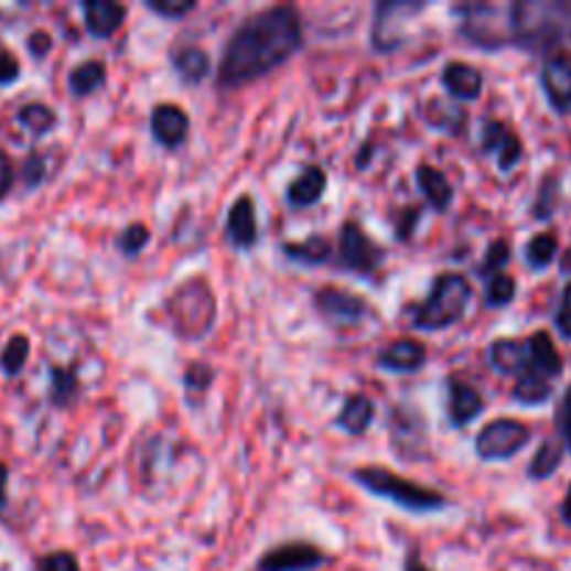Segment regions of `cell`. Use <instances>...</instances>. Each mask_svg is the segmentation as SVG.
Segmentation results:
<instances>
[{
  "mask_svg": "<svg viewBox=\"0 0 571 571\" xmlns=\"http://www.w3.org/2000/svg\"><path fill=\"white\" fill-rule=\"evenodd\" d=\"M304 47V23L290 3L262 9L235 29L218 65V87L237 89L271 76Z\"/></svg>",
  "mask_w": 571,
  "mask_h": 571,
  "instance_id": "6da1fadb",
  "label": "cell"
},
{
  "mask_svg": "<svg viewBox=\"0 0 571 571\" xmlns=\"http://www.w3.org/2000/svg\"><path fill=\"white\" fill-rule=\"evenodd\" d=\"M507 40L532 54H554L571 42V0H518L507 7Z\"/></svg>",
  "mask_w": 571,
  "mask_h": 571,
  "instance_id": "7a4b0ae2",
  "label": "cell"
},
{
  "mask_svg": "<svg viewBox=\"0 0 571 571\" xmlns=\"http://www.w3.org/2000/svg\"><path fill=\"white\" fill-rule=\"evenodd\" d=\"M352 480L363 485L371 496L394 502V505L405 507L407 513H416V516H427V513L443 510L449 505V499L441 491L412 483V480L401 477V474L388 472L385 465H359V468L352 472Z\"/></svg>",
  "mask_w": 571,
  "mask_h": 571,
  "instance_id": "3957f363",
  "label": "cell"
},
{
  "mask_svg": "<svg viewBox=\"0 0 571 571\" xmlns=\"http://www.w3.org/2000/svg\"><path fill=\"white\" fill-rule=\"evenodd\" d=\"M472 282L463 273H441L432 282L430 295L412 306L410 324L419 332H441L457 324L472 304Z\"/></svg>",
  "mask_w": 571,
  "mask_h": 571,
  "instance_id": "277c9868",
  "label": "cell"
},
{
  "mask_svg": "<svg viewBox=\"0 0 571 571\" xmlns=\"http://www.w3.org/2000/svg\"><path fill=\"white\" fill-rule=\"evenodd\" d=\"M215 295L204 279H190L168 299V319L184 341H201L215 326Z\"/></svg>",
  "mask_w": 571,
  "mask_h": 571,
  "instance_id": "5b68a950",
  "label": "cell"
},
{
  "mask_svg": "<svg viewBox=\"0 0 571 571\" xmlns=\"http://www.w3.org/2000/svg\"><path fill=\"white\" fill-rule=\"evenodd\" d=\"M385 262V248L357 220H346L337 235L335 266L354 277H374Z\"/></svg>",
  "mask_w": 571,
  "mask_h": 571,
  "instance_id": "8992f818",
  "label": "cell"
},
{
  "mask_svg": "<svg viewBox=\"0 0 571 571\" xmlns=\"http://www.w3.org/2000/svg\"><path fill=\"white\" fill-rule=\"evenodd\" d=\"M454 14L460 18V34L474 47L496 51V47L510 45V40H507V7L463 3V7H454Z\"/></svg>",
  "mask_w": 571,
  "mask_h": 571,
  "instance_id": "52a82bcc",
  "label": "cell"
},
{
  "mask_svg": "<svg viewBox=\"0 0 571 571\" xmlns=\"http://www.w3.org/2000/svg\"><path fill=\"white\" fill-rule=\"evenodd\" d=\"M427 9V3H416V0H385L374 9V25H371V45L379 54H390L396 47H401L410 36V23L419 18Z\"/></svg>",
  "mask_w": 571,
  "mask_h": 571,
  "instance_id": "ba28073f",
  "label": "cell"
},
{
  "mask_svg": "<svg viewBox=\"0 0 571 571\" xmlns=\"http://www.w3.org/2000/svg\"><path fill=\"white\" fill-rule=\"evenodd\" d=\"M532 430L518 419H494L485 424L474 438V449L477 457L485 463H496V460H510L521 449L530 443Z\"/></svg>",
  "mask_w": 571,
  "mask_h": 571,
  "instance_id": "9c48e42d",
  "label": "cell"
},
{
  "mask_svg": "<svg viewBox=\"0 0 571 571\" xmlns=\"http://www.w3.org/2000/svg\"><path fill=\"white\" fill-rule=\"evenodd\" d=\"M315 310L335 330H352V326L366 321L368 313H371L363 295L348 293V290L337 288V284H326V288L315 290Z\"/></svg>",
  "mask_w": 571,
  "mask_h": 571,
  "instance_id": "30bf717a",
  "label": "cell"
},
{
  "mask_svg": "<svg viewBox=\"0 0 571 571\" xmlns=\"http://www.w3.org/2000/svg\"><path fill=\"white\" fill-rule=\"evenodd\" d=\"M330 563V554L306 541H288L268 549L259 558L257 571H315Z\"/></svg>",
  "mask_w": 571,
  "mask_h": 571,
  "instance_id": "8fae6325",
  "label": "cell"
},
{
  "mask_svg": "<svg viewBox=\"0 0 571 571\" xmlns=\"http://www.w3.org/2000/svg\"><path fill=\"white\" fill-rule=\"evenodd\" d=\"M541 87L547 95L549 107L558 115L571 112V54L569 51H554L543 60Z\"/></svg>",
  "mask_w": 571,
  "mask_h": 571,
  "instance_id": "7c38bea8",
  "label": "cell"
},
{
  "mask_svg": "<svg viewBox=\"0 0 571 571\" xmlns=\"http://www.w3.org/2000/svg\"><path fill=\"white\" fill-rule=\"evenodd\" d=\"M480 148H483V153L496 157V165H499L502 173H510L513 168L521 162V157H525V146H521V140L513 134L510 126H505L502 120H494V118L483 123Z\"/></svg>",
  "mask_w": 571,
  "mask_h": 571,
  "instance_id": "4fadbf2b",
  "label": "cell"
},
{
  "mask_svg": "<svg viewBox=\"0 0 571 571\" xmlns=\"http://www.w3.org/2000/svg\"><path fill=\"white\" fill-rule=\"evenodd\" d=\"M151 134L168 151H176L190 137V115L176 104H160L151 112Z\"/></svg>",
  "mask_w": 571,
  "mask_h": 571,
  "instance_id": "5bb4252c",
  "label": "cell"
},
{
  "mask_svg": "<svg viewBox=\"0 0 571 571\" xmlns=\"http://www.w3.org/2000/svg\"><path fill=\"white\" fill-rule=\"evenodd\" d=\"M377 366L390 374H416L427 366V346L416 337H399L377 354Z\"/></svg>",
  "mask_w": 571,
  "mask_h": 571,
  "instance_id": "9a60e30c",
  "label": "cell"
},
{
  "mask_svg": "<svg viewBox=\"0 0 571 571\" xmlns=\"http://www.w3.org/2000/svg\"><path fill=\"white\" fill-rule=\"evenodd\" d=\"M84 25H87L89 36L95 40H112L126 23V7L115 3V0H84Z\"/></svg>",
  "mask_w": 571,
  "mask_h": 571,
  "instance_id": "2e32d148",
  "label": "cell"
},
{
  "mask_svg": "<svg viewBox=\"0 0 571 571\" xmlns=\"http://www.w3.org/2000/svg\"><path fill=\"white\" fill-rule=\"evenodd\" d=\"M446 412H449V421L454 427H468L474 419H480L485 410V401L483 394H480L474 385L463 383L457 377H449L446 383Z\"/></svg>",
  "mask_w": 571,
  "mask_h": 571,
  "instance_id": "e0dca14e",
  "label": "cell"
},
{
  "mask_svg": "<svg viewBox=\"0 0 571 571\" xmlns=\"http://www.w3.org/2000/svg\"><path fill=\"white\" fill-rule=\"evenodd\" d=\"M226 237L231 240V246L248 251V248L257 246L259 240V226H257V206H254L251 195H240V198L231 204L229 215H226Z\"/></svg>",
  "mask_w": 571,
  "mask_h": 571,
  "instance_id": "ac0fdd59",
  "label": "cell"
},
{
  "mask_svg": "<svg viewBox=\"0 0 571 571\" xmlns=\"http://www.w3.org/2000/svg\"><path fill=\"white\" fill-rule=\"evenodd\" d=\"M488 363L496 374L521 377L530 368V343L527 337H502L488 346Z\"/></svg>",
  "mask_w": 571,
  "mask_h": 571,
  "instance_id": "d6986e66",
  "label": "cell"
},
{
  "mask_svg": "<svg viewBox=\"0 0 571 571\" xmlns=\"http://www.w3.org/2000/svg\"><path fill=\"white\" fill-rule=\"evenodd\" d=\"M441 84L446 89L449 98L460 100V104H468V100H477L483 95L485 76L468 62H446V67L441 71Z\"/></svg>",
  "mask_w": 571,
  "mask_h": 571,
  "instance_id": "ffe728a7",
  "label": "cell"
},
{
  "mask_svg": "<svg viewBox=\"0 0 571 571\" xmlns=\"http://www.w3.org/2000/svg\"><path fill=\"white\" fill-rule=\"evenodd\" d=\"M527 343H530V368H527L525 374H536V377H543L549 379V383H554V379L563 374V357H560L552 335L538 330L527 337Z\"/></svg>",
  "mask_w": 571,
  "mask_h": 571,
  "instance_id": "44dd1931",
  "label": "cell"
},
{
  "mask_svg": "<svg viewBox=\"0 0 571 571\" xmlns=\"http://www.w3.org/2000/svg\"><path fill=\"white\" fill-rule=\"evenodd\" d=\"M326 193V173L321 165H306L293 182L284 190V201H288L293 209H306V206H315Z\"/></svg>",
  "mask_w": 571,
  "mask_h": 571,
  "instance_id": "7402d4cb",
  "label": "cell"
},
{
  "mask_svg": "<svg viewBox=\"0 0 571 571\" xmlns=\"http://www.w3.org/2000/svg\"><path fill=\"white\" fill-rule=\"evenodd\" d=\"M416 184H419L421 195H424V201L435 213H446L449 206H452L454 187L441 168L430 165V162H421V165L416 168Z\"/></svg>",
  "mask_w": 571,
  "mask_h": 571,
  "instance_id": "603a6c76",
  "label": "cell"
},
{
  "mask_svg": "<svg viewBox=\"0 0 571 571\" xmlns=\"http://www.w3.org/2000/svg\"><path fill=\"white\" fill-rule=\"evenodd\" d=\"M171 65L184 84H201L213 73V56L198 45H179L171 51Z\"/></svg>",
  "mask_w": 571,
  "mask_h": 571,
  "instance_id": "cb8c5ba5",
  "label": "cell"
},
{
  "mask_svg": "<svg viewBox=\"0 0 571 571\" xmlns=\"http://www.w3.org/2000/svg\"><path fill=\"white\" fill-rule=\"evenodd\" d=\"M374 412H377V407H374V401L368 399L366 394H352L343 401L341 412H337L335 419V427L348 432V435H363V432H368V427L374 424Z\"/></svg>",
  "mask_w": 571,
  "mask_h": 571,
  "instance_id": "d4e9b609",
  "label": "cell"
},
{
  "mask_svg": "<svg viewBox=\"0 0 571 571\" xmlns=\"http://www.w3.org/2000/svg\"><path fill=\"white\" fill-rule=\"evenodd\" d=\"M282 254L295 266H324L332 259V243L330 237L313 235L306 240L282 243Z\"/></svg>",
  "mask_w": 571,
  "mask_h": 571,
  "instance_id": "484cf974",
  "label": "cell"
},
{
  "mask_svg": "<svg viewBox=\"0 0 571 571\" xmlns=\"http://www.w3.org/2000/svg\"><path fill=\"white\" fill-rule=\"evenodd\" d=\"M107 78L109 73L104 62L87 60V62H78V65L73 67L71 76H67V87H71V93L76 95V98H89V95H95L104 84H107Z\"/></svg>",
  "mask_w": 571,
  "mask_h": 571,
  "instance_id": "4316f807",
  "label": "cell"
},
{
  "mask_svg": "<svg viewBox=\"0 0 571 571\" xmlns=\"http://www.w3.org/2000/svg\"><path fill=\"white\" fill-rule=\"evenodd\" d=\"M552 396V383L543 377H536V374H521L516 377V385H513V399L516 405L525 407H538L543 401H549Z\"/></svg>",
  "mask_w": 571,
  "mask_h": 571,
  "instance_id": "83f0119b",
  "label": "cell"
},
{
  "mask_svg": "<svg viewBox=\"0 0 571 571\" xmlns=\"http://www.w3.org/2000/svg\"><path fill=\"white\" fill-rule=\"evenodd\" d=\"M560 463H563V443L549 438V441H543L541 446H538V452L532 454L527 474H530V480H549L558 472Z\"/></svg>",
  "mask_w": 571,
  "mask_h": 571,
  "instance_id": "f1b7e54d",
  "label": "cell"
},
{
  "mask_svg": "<svg viewBox=\"0 0 571 571\" xmlns=\"http://www.w3.org/2000/svg\"><path fill=\"white\" fill-rule=\"evenodd\" d=\"M78 396V377L73 366H51V405L67 407Z\"/></svg>",
  "mask_w": 571,
  "mask_h": 571,
  "instance_id": "f546056e",
  "label": "cell"
},
{
  "mask_svg": "<svg viewBox=\"0 0 571 571\" xmlns=\"http://www.w3.org/2000/svg\"><path fill=\"white\" fill-rule=\"evenodd\" d=\"M554 257H558V237L552 231H538L536 237H530L525 248V259L532 271H543L547 266H552Z\"/></svg>",
  "mask_w": 571,
  "mask_h": 571,
  "instance_id": "4dcf8cb0",
  "label": "cell"
},
{
  "mask_svg": "<svg viewBox=\"0 0 571 571\" xmlns=\"http://www.w3.org/2000/svg\"><path fill=\"white\" fill-rule=\"evenodd\" d=\"M18 123L23 126V129H29L34 137H45L47 131L56 129L60 118H56L54 109L45 107V104H25L18 112Z\"/></svg>",
  "mask_w": 571,
  "mask_h": 571,
  "instance_id": "1f68e13d",
  "label": "cell"
},
{
  "mask_svg": "<svg viewBox=\"0 0 571 571\" xmlns=\"http://www.w3.org/2000/svg\"><path fill=\"white\" fill-rule=\"evenodd\" d=\"M29 354H31L29 337L12 335L7 346H3V352H0V371L7 374V377H18V374L25 368V363H29Z\"/></svg>",
  "mask_w": 571,
  "mask_h": 571,
  "instance_id": "d6a6232c",
  "label": "cell"
},
{
  "mask_svg": "<svg viewBox=\"0 0 571 571\" xmlns=\"http://www.w3.org/2000/svg\"><path fill=\"white\" fill-rule=\"evenodd\" d=\"M513 299H516V279H513L510 273L502 271L485 282V304H488L491 310L513 304Z\"/></svg>",
  "mask_w": 571,
  "mask_h": 571,
  "instance_id": "836d02e7",
  "label": "cell"
},
{
  "mask_svg": "<svg viewBox=\"0 0 571 571\" xmlns=\"http://www.w3.org/2000/svg\"><path fill=\"white\" fill-rule=\"evenodd\" d=\"M148 243H151V229H148L146 224H129L118 235V248L120 254H126V257H137V254H142V248H146Z\"/></svg>",
  "mask_w": 571,
  "mask_h": 571,
  "instance_id": "e575fe53",
  "label": "cell"
},
{
  "mask_svg": "<svg viewBox=\"0 0 571 571\" xmlns=\"http://www.w3.org/2000/svg\"><path fill=\"white\" fill-rule=\"evenodd\" d=\"M507 262H510V243L507 240H494L488 246V254H485V259L480 262L477 273L480 277H496V273H502V268H507Z\"/></svg>",
  "mask_w": 571,
  "mask_h": 571,
  "instance_id": "d590c367",
  "label": "cell"
},
{
  "mask_svg": "<svg viewBox=\"0 0 571 571\" xmlns=\"http://www.w3.org/2000/svg\"><path fill=\"white\" fill-rule=\"evenodd\" d=\"M146 9L165 20H182L195 9V0H146Z\"/></svg>",
  "mask_w": 571,
  "mask_h": 571,
  "instance_id": "8d00e7d4",
  "label": "cell"
},
{
  "mask_svg": "<svg viewBox=\"0 0 571 571\" xmlns=\"http://www.w3.org/2000/svg\"><path fill=\"white\" fill-rule=\"evenodd\" d=\"M215 379V368L209 366V363H193V366H187V371H184V388H187V394H204L209 385H213Z\"/></svg>",
  "mask_w": 571,
  "mask_h": 571,
  "instance_id": "74e56055",
  "label": "cell"
},
{
  "mask_svg": "<svg viewBox=\"0 0 571 571\" xmlns=\"http://www.w3.org/2000/svg\"><path fill=\"white\" fill-rule=\"evenodd\" d=\"M554 201H558V179L547 176V182H543L541 190H538V204H536V209H532V215L541 220L552 218Z\"/></svg>",
  "mask_w": 571,
  "mask_h": 571,
  "instance_id": "f35d334b",
  "label": "cell"
},
{
  "mask_svg": "<svg viewBox=\"0 0 571 571\" xmlns=\"http://www.w3.org/2000/svg\"><path fill=\"white\" fill-rule=\"evenodd\" d=\"M36 571H82V565H78L73 552H51L45 558H40Z\"/></svg>",
  "mask_w": 571,
  "mask_h": 571,
  "instance_id": "ab89813d",
  "label": "cell"
},
{
  "mask_svg": "<svg viewBox=\"0 0 571 571\" xmlns=\"http://www.w3.org/2000/svg\"><path fill=\"white\" fill-rule=\"evenodd\" d=\"M20 78V60L7 47V42L0 40V87H9Z\"/></svg>",
  "mask_w": 571,
  "mask_h": 571,
  "instance_id": "60d3db41",
  "label": "cell"
},
{
  "mask_svg": "<svg viewBox=\"0 0 571 571\" xmlns=\"http://www.w3.org/2000/svg\"><path fill=\"white\" fill-rule=\"evenodd\" d=\"M554 421H558V432H560V438H563L565 449L571 452V385L565 388L563 399H560L558 412H554Z\"/></svg>",
  "mask_w": 571,
  "mask_h": 571,
  "instance_id": "b9f144b4",
  "label": "cell"
},
{
  "mask_svg": "<svg viewBox=\"0 0 571 571\" xmlns=\"http://www.w3.org/2000/svg\"><path fill=\"white\" fill-rule=\"evenodd\" d=\"M554 326L565 341H571V282L563 288V299H560L558 315H554Z\"/></svg>",
  "mask_w": 571,
  "mask_h": 571,
  "instance_id": "7bdbcfd3",
  "label": "cell"
},
{
  "mask_svg": "<svg viewBox=\"0 0 571 571\" xmlns=\"http://www.w3.org/2000/svg\"><path fill=\"white\" fill-rule=\"evenodd\" d=\"M25 45H29V54L34 56V60H45V56L54 51V36L47 34V31H34Z\"/></svg>",
  "mask_w": 571,
  "mask_h": 571,
  "instance_id": "ee69618b",
  "label": "cell"
},
{
  "mask_svg": "<svg viewBox=\"0 0 571 571\" xmlns=\"http://www.w3.org/2000/svg\"><path fill=\"white\" fill-rule=\"evenodd\" d=\"M45 176V160H42V153H29V160L23 165V179H25V187H36Z\"/></svg>",
  "mask_w": 571,
  "mask_h": 571,
  "instance_id": "f6af8a7d",
  "label": "cell"
},
{
  "mask_svg": "<svg viewBox=\"0 0 571 571\" xmlns=\"http://www.w3.org/2000/svg\"><path fill=\"white\" fill-rule=\"evenodd\" d=\"M419 218H421L419 206H407V209H401V224H399V229H396L399 240H410V235H412V229H416V224H419Z\"/></svg>",
  "mask_w": 571,
  "mask_h": 571,
  "instance_id": "bcb514c9",
  "label": "cell"
},
{
  "mask_svg": "<svg viewBox=\"0 0 571 571\" xmlns=\"http://www.w3.org/2000/svg\"><path fill=\"white\" fill-rule=\"evenodd\" d=\"M14 187V165L7 151H0V198Z\"/></svg>",
  "mask_w": 571,
  "mask_h": 571,
  "instance_id": "7dc6e473",
  "label": "cell"
},
{
  "mask_svg": "<svg viewBox=\"0 0 571 571\" xmlns=\"http://www.w3.org/2000/svg\"><path fill=\"white\" fill-rule=\"evenodd\" d=\"M405 571H432V569L424 563V560H421L419 552H410L405 558Z\"/></svg>",
  "mask_w": 571,
  "mask_h": 571,
  "instance_id": "c3c4849f",
  "label": "cell"
},
{
  "mask_svg": "<svg viewBox=\"0 0 571 571\" xmlns=\"http://www.w3.org/2000/svg\"><path fill=\"white\" fill-rule=\"evenodd\" d=\"M560 518H563L565 525L571 527V485H569V491H565V499H563V505H560Z\"/></svg>",
  "mask_w": 571,
  "mask_h": 571,
  "instance_id": "681fc988",
  "label": "cell"
},
{
  "mask_svg": "<svg viewBox=\"0 0 571 571\" xmlns=\"http://www.w3.org/2000/svg\"><path fill=\"white\" fill-rule=\"evenodd\" d=\"M7 483H9V468L0 463V507L7 502Z\"/></svg>",
  "mask_w": 571,
  "mask_h": 571,
  "instance_id": "f907efd6",
  "label": "cell"
},
{
  "mask_svg": "<svg viewBox=\"0 0 571 571\" xmlns=\"http://www.w3.org/2000/svg\"><path fill=\"white\" fill-rule=\"evenodd\" d=\"M560 271H563V273H571V246L565 248L563 257H560Z\"/></svg>",
  "mask_w": 571,
  "mask_h": 571,
  "instance_id": "816d5d0a",
  "label": "cell"
}]
</instances>
